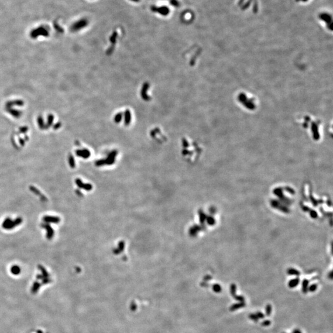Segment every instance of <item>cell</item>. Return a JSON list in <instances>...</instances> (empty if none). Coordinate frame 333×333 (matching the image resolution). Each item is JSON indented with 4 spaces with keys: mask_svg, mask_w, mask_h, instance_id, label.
Returning a JSON list of instances; mask_svg holds the SVG:
<instances>
[{
    "mask_svg": "<svg viewBox=\"0 0 333 333\" xmlns=\"http://www.w3.org/2000/svg\"><path fill=\"white\" fill-rule=\"evenodd\" d=\"M87 24V21L85 19H82L77 22L76 23H75V24L72 25V28L73 30H78L80 29V28L85 27Z\"/></svg>",
    "mask_w": 333,
    "mask_h": 333,
    "instance_id": "1",
    "label": "cell"
},
{
    "mask_svg": "<svg viewBox=\"0 0 333 333\" xmlns=\"http://www.w3.org/2000/svg\"><path fill=\"white\" fill-rule=\"evenodd\" d=\"M40 34H42L43 35H48V33L46 30L44 28H39L38 29H36L35 30H34L33 32V33H32V36L33 35V37H35L37 35H40Z\"/></svg>",
    "mask_w": 333,
    "mask_h": 333,
    "instance_id": "2",
    "label": "cell"
},
{
    "mask_svg": "<svg viewBox=\"0 0 333 333\" xmlns=\"http://www.w3.org/2000/svg\"><path fill=\"white\" fill-rule=\"evenodd\" d=\"M244 306H245L244 302H240L238 303H235V304H233V305H232L231 306V307L229 308V310L231 311V312H233V311L236 310H238L239 308L244 307Z\"/></svg>",
    "mask_w": 333,
    "mask_h": 333,
    "instance_id": "3",
    "label": "cell"
},
{
    "mask_svg": "<svg viewBox=\"0 0 333 333\" xmlns=\"http://www.w3.org/2000/svg\"><path fill=\"white\" fill-rule=\"evenodd\" d=\"M298 283H299V279L296 278V279H294L292 280H291L289 281V284H288V286H289V288H295V287H296L298 285Z\"/></svg>",
    "mask_w": 333,
    "mask_h": 333,
    "instance_id": "4",
    "label": "cell"
},
{
    "mask_svg": "<svg viewBox=\"0 0 333 333\" xmlns=\"http://www.w3.org/2000/svg\"><path fill=\"white\" fill-rule=\"evenodd\" d=\"M308 285V281L307 280H304L302 282V291L303 293L306 294L307 292Z\"/></svg>",
    "mask_w": 333,
    "mask_h": 333,
    "instance_id": "5",
    "label": "cell"
},
{
    "mask_svg": "<svg viewBox=\"0 0 333 333\" xmlns=\"http://www.w3.org/2000/svg\"><path fill=\"white\" fill-rule=\"evenodd\" d=\"M236 285L233 284L231 286V294L234 298L237 296V295L236 294Z\"/></svg>",
    "mask_w": 333,
    "mask_h": 333,
    "instance_id": "6",
    "label": "cell"
},
{
    "mask_svg": "<svg viewBox=\"0 0 333 333\" xmlns=\"http://www.w3.org/2000/svg\"><path fill=\"white\" fill-rule=\"evenodd\" d=\"M213 290L217 293H219V292H220L222 291V287L219 284H215L213 286Z\"/></svg>",
    "mask_w": 333,
    "mask_h": 333,
    "instance_id": "7",
    "label": "cell"
},
{
    "mask_svg": "<svg viewBox=\"0 0 333 333\" xmlns=\"http://www.w3.org/2000/svg\"><path fill=\"white\" fill-rule=\"evenodd\" d=\"M272 310V305H270V304H268L266 307V315L267 316H270L271 315Z\"/></svg>",
    "mask_w": 333,
    "mask_h": 333,
    "instance_id": "8",
    "label": "cell"
},
{
    "mask_svg": "<svg viewBox=\"0 0 333 333\" xmlns=\"http://www.w3.org/2000/svg\"><path fill=\"white\" fill-rule=\"evenodd\" d=\"M11 272L14 274H18L20 272V269L18 267H14L11 269Z\"/></svg>",
    "mask_w": 333,
    "mask_h": 333,
    "instance_id": "9",
    "label": "cell"
},
{
    "mask_svg": "<svg viewBox=\"0 0 333 333\" xmlns=\"http://www.w3.org/2000/svg\"><path fill=\"white\" fill-rule=\"evenodd\" d=\"M288 273L291 275H299L300 273L294 269H290L288 270Z\"/></svg>",
    "mask_w": 333,
    "mask_h": 333,
    "instance_id": "10",
    "label": "cell"
},
{
    "mask_svg": "<svg viewBox=\"0 0 333 333\" xmlns=\"http://www.w3.org/2000/svg\"><path fill=\"white\" fill-rule=\"evenodd\" d=\"M249 318L251 320L255 321V322H257L258 320H259V318H258V317H257V315H256L255 314H250V315H249Z\"/></svg>",
    "mask_w": 333,
    "mask_h": 333,
    "instance_id": "11",
    "label": "cell"
},
{
    "mask_svg": "<svg viewBox=\"0 0 333 333\" xmlns=\"http://www.w3.org/2000/svg\"><path fill=\"white\" fill-rule=\"evenodd\" d=\"M317 285L316 284H312L309 287V288H308L310 292H315L316 290H317Z\"/></svg>",
    "mask_w": 333,
    "mask_h": 333,
    "instance_id": "12",
    "label": "cell"
},
{
    "mask_svg": "<svg viewBox=\"0 0 333 333\" xmlns=\"http://www.w3.org/2000/svg\"><path fill=\"white\" fill-rule=\"evenodd\" d=\"M39 287H40V284H38V283H35V284H34L33 287L32 288V292H36L38 290Z\"/></svg>",
    "mask_w": 333,
    "mask_h": 333,
    "instance_id": "13",
    "label": "cell"
},
{
    "mask_svg": "<svg viewBox=\"0 0 333 333\" xmlns=\"http://www.w3.org/2000/svg\"><path fill=\"white\" fill-rule=\"evenodd\" d=\"M257 315V317H258V318H260V319H263L264 317H265V315H264L263 313H262L261 312H257L255 314Z\"/></svg>",
    "mask_w": 333,
    "mask_h": 333,
    "instance_id": "14",
    "label": "cell"
},
{
    "mask_svg": "<svg viewBox=\"0 0 333 333\" xmlns=\"http://www.w3.org/2000/svg\"><path fill=\"white\" fill-rule=\"evenodd\" d=\"M270 324H271V321L269 320H265L262 323V325L263 326H268L269 325H270Z\"/></svg>",
    "mask_w": 333,
    "mask_h": 333,
    "instance_id": "15",
    "label": "cell"
},
{
    "mask_svg": "<svg viewBox=\"0 0 333 333\" xmlns=\"http://www.w3.org/2000/svg\"><path fill=\"white\" fill-rule=\"evenodd\" d=\"M293 333H302V332L299 329H295Z\"/></svg>",
    "mask_w": 333,
    "mask_h": 333,
    "instance_id": "16",
    "label": "cell"
}]
</instances>
